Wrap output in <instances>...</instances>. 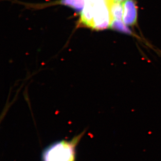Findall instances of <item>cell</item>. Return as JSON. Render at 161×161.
Listing matches in <instances>:
<instances>
[{
    "mask_svg": "<svg viewBox=\"0 0 161 161\" xmlns=\"http://www.w3.org/2000/svg\"><path fill=\"white\" fill-rule=\"evenodd\" d=\"M111 19L121 20L123 17L124 3L114 2L112 0H108Z\"/></svg>",
    "mask_w": 161,
    "mask_h": 161,
    "instance_id": "obj_4",
    "label": "cell"
},
{
    "mask_svg": "<svg viewBox=\"0 0 161 161\" xmlns=\"http://www.w3.org/2000/svg\"><path fill=\"white\" fill-rule=\"evenodd\" d=\"M60 3L70 7L75 11L81 12L85 5V0H60Z\"/></svg>",
    "mask_w": 161,
    "mask_h": 161,
    "instance_id": "obj_5",
    "label": "cell"
},
{
    "mask_svg": "<svg viewBox=\"0 0 161 161\" xmlns=\"http://www.w3.org/2000/svg\"><path fill=\"white\" fill-rule=\"evenodd\" d=\"M121 20L112 19L111 21L110 27L120 32L129 35L132 34V31Z\"/></svg>",
    "mask_w": 161,
    "mask_h": 161,
    "instance_id": "obj_6",
    "label": "cell"
},
{
    "mask_svg": "<svg viewBox=\"0 0 161 161\" xmlns=\"http://www.w3.org/2000/svg\"><path fill=\"white\" fill-rule=\"evenodd\" d=\"M124 23L128 26L135 25L137 21V8L133 0H127L124 2Z\"/></svg>",
    "mask_w": 161,
    "mask_h": 161,
    "instance_id": "obj_3",
    "label": "cell"
},
{
    "mask_svg": "<svg viewBox=\"0 0 161 161\" xmlns=\"http://www.w3.org/2000/svg\"><path fill=\"white\" fill-rule=\"evenodd\" d=\"M84 132L72 140L57 142L46 148L43 154V161H75V147Z\"/></svg>",
    "mask_w": 161,
    "mask_h": 161,
    "instance_id": "obj_2",
    "label": "cell"
},
{
    "mask_svg": "<svg viewBox=\"0 0 161 161\" xmlns=\"http://www.w3.org/2000/svg\"><path fill=\"white\" fill-rule=\"evenodd\" d=\"M112 1L114 2H121L122 1H124V0H112Z\"/></svg>",
    "mask_w": 161,
    "mask_h": 161,
    "instance_id": "obj_7",
    "label": "cell"
},
{
    "mask_svg": "<svg viewBox=\"0 0 161 161\" xmlns=\"http://www.w3.org/2000/svg\"><path fill=\"white\" fill-rule=\"evenodd\" d=\"M111 19L108 0H85V5L80 12V23L96 30L110 27Z\"/></svg>",
    "mask_w": 161,
    "mask_h": 161,
    "instance_id": "obj_1",
    "label": "cell"
}]
</instances>
